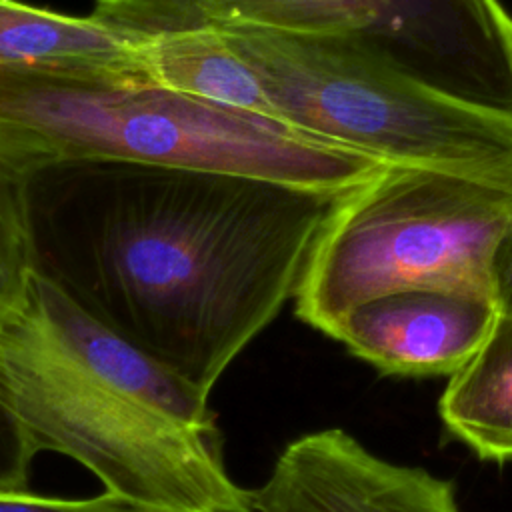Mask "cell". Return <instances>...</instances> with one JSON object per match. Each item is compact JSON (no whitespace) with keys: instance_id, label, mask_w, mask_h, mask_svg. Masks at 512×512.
I'll return each instance as SVG.
<instances>
[{"instance_id":"13","label":"cell","mask_w":512,"mask_h":512,"mask_svg":"<svg viewBox=\"0 0 512 512\" xmlns=\"http://www.w3.org/2000/svg\"><path fill=\"white\" fill-rule=\"evenodd\" d=\"M0 512H154L122 496L102 492L90 498H56L24 492H0Z\"/></svg>"},{"instance_id":"7","label":"cell","mask_w":512,"mask_h":512,"mask_svg":"<svg viewBox=\"0 0 512 512\" xmlns=\"http://www.w3.org/2000/svg\"><path fill=\"white\" fill-rule=\"evenodd\" d=\"M252 512H460L450 480L388 462L338 428L292 440Z\"/></svg>"},{"instance_id":"6","label":"cell","mask_w":512,"mask_h":512,"mask_svg":"<svg viewBox=\"0 0 512 512\" xmlns=\"http://www.w3.org/2000/svg\"><path fill=\"white\" fill-rule=\"evenodd\" d=\"M90 16L130 40L206 24L336 38L512 118V14L500 0H96Z\"/></svg>"},{"instance_id":"4","label":"cell","mask_w":512,"mask_h":512,"mask_svg":"<svg viewBox=\"0 0 512 512\" xmlns=\"http://www.w3.org/2000/svg\"><path fill=\"white\" fill-rule=\"evenodd\" d=\"M218 28L256 70L282 120L388 166L512 190L510 116L442 94L336 38Z\"/></svg>"},{"instance_id":"3","label":"cell","mask_w":512,"mask_h":512,"mask_svg":"<svg viewBox=\"0 0 512 512\" xmlns=\"http://www.w3.org/2000/svg\"><path fill=\"white\" fill-rule=\"evenodd\" d=\"M0 114L42 134L62 156L118 158L350 192L386 164L286 120L152 82L0 72Z\"/></svg>"},{"instance_id":"11","label":"cell","mask_w":512,"mask_h":512,"mask_svg":"<svg viewBox=\"0 0 512 512\" xmlns=\"http://www.w3.org/2000/svg\"><path fill=\"white\" fill-rule=\"evenodd\" d=\"M438 408L480 458L512 460V318H496L478 352L450 376Z\"/></svg>"},{"instance_id":"14","label":"cell","mask_w":512,"mask_h":512,"mask_svg":"<svg viewBox=\"0 0 512 512\" xmlns=\"http://www.w3.org/2000/svg\"><path fill=\"white\" fill-rule=\"evenodd\" d=\"M34 458L36 454L30 450L18 424L0 408V492L28 490L30 464Z\"/></svg>"},{"instance_id":"9","label":"cell","mask_w":512,"mask_h":512,"mask_svg":"<svg viewBox=\"0 0 512 512\" xmlns=\"http://www.w3.org/2000/svg\"><path fill=\"white\" fill-rule=\"evenodd\" d=\"M0 72L150 82L130 38L92 16L76 18L18 0H0Z\"/></svg>"},{"instance_id":"1","label":"cell","mask_w":512,"mask_h":512,"mask_svg":"<svg viewBox=\"0 0 512 512\" xmlns=\"http://www.w3.org/2000/svg\"><path fill=\"white\" fill-rule=\"evenodd\" d=\"M346 194L62 156L28 184L32 270L210 394L294 296Z\"/></svg>"},{"instance_id":"10","label":"cell","mask_w":512,"mask_h":512,"mask_svg":"<svg viewBox=\"0 0 512 512\" xmlns=\"http://www.w3.org/2000/svg\"><path fill=\"white\" fill-rule=\"evenodd\" d=\"M130 42L152 84L280 118L256 70L234 50L218 26L206 24Z\"/></svg>"},{"instance_id":"8","label":"cell","mask_w":512,"mask_h":512,"mask_svg":"<svg viewBox=\"0 0 512 512\" xmlns=\"http://www.w3.org/2000/svg\"><path fill=\"white\" fill-rule=\"evenodd\" d=\"M498 312L490 296L404 290L346 312L328 336L384 374H456L488 338Z\"/></svg>"},{"instance_id":"2","label":"cell","mask_w":512,"mask_h":512,"mask_svg":"<svg viewBox=\"0 0 512 512\" xmlns=\"http://www.w3.org/2000/svg\"><path fill=\"white\" fill-rule=\"evenodd\" d=\"M206 392L28 272L0 304V408L30 450L64 454L154 512H252Z\"/></svg>"},{"instance_id":"5","label":"cell","mask_w":512,"mask_h":512,"mask_svg":"<svg viewBox=\"0 0 512 512\" xmlns=\"http://www.w3.org/2000/svg\"><path fill=\"white\" fill-rule=\"evenodd\" d=\"M510 216L508 188L452 172L386 166L326 218L292 296L296 314L330 334L346 312L384 294L490 296V254Z\"/></svg>"},{"instance_id":"12","label":"cell","mask_w":512,"mask_h":512,"mask_svg":"<svg viewBox=\"0 0 512 512\" xmlns=\"http://www.w3.org/2000/svg\"><path fill=\"white\" fill-rule=\"evenodd\" d=\"M60 154L36 130L0 114V304L12 298L32 270L28 184Z\"/></svg>"},{"instance_id":"15","label":"cell","mask_w":512,"mask_h":512,"mask_svg":"<svg viewBox=\"0 0 512 512\" xmlns=\"http://www.w3.org/2000/svg\"><path fill=\"white\" fill-rule=\"evenodd\" d=\"M492 304L502 318H512V216L502 228L488 264Z\"/></svg>"}]
</instances>
